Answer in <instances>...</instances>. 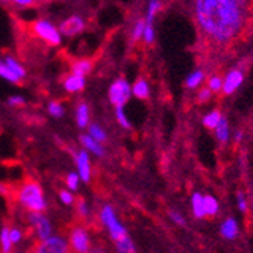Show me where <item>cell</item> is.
I'll return each instance as SVG.
<instances>
[{"mask_svg": "<svg viewBox=\"0 0 253 253\" xmlns=\"http://www.w3.org/2000/svg\"><path fill=\"white\" fill-rule=\"evenodd\" d=\"M196 15L202 29L217 41H229L243 25V5L235 0H199Z\"/></svg>", "mask_w": 253, "mask_h": 253, "instance_id": "1", "label": "cell"}, {"mask_svg": "<svg viewBox=\"0 0 253 253\" xmlns=\"http://www.w3.org/2000/svg\"><path fill=\"white\" fill-rule=\"evenodd\" d=\"M17 200L18 203L31 212H44L47 210V199L44 196L42 187L37 180L28 179L21 183L17 190Z\"/></svg>", "mask_w": 253, "mask_h": 253, "instance_id": "2", "label": "cell"}, {"mask_svg": "<svg viewBox=\"0 0 253 253\" xmlns=\"http://www.w3.org/2000/svg\"><path fill=\"white\" fill-rule=\"evenodd\" d=\"M100 221L103 223V226L106 227L108 234L114 240V244H117V243H120V241H123L125 238L129 237L126 227L119 220L116 211L112 210V206H109V205L103 206L102 211H100Z\"/></svg>", "mask_w": 253, "mask_h": 253, "instance_id": "3", "label": "cell"}, {"mask_svg": "<svg viewBox=\"0 0 253 253\" xmlns=\"http://www.w3.org/2000/svg\"><path fill=\"white\" fill-rule=\"evenodd\" d=\"M32 32L37 38L44 41L49 45H59L62 42V35L59 32V28H56L50 20L45 18H38L32 21Z\"/></svg>", "mask_w": 253, "mask_h": 253, "instance_id": "4", "label": "cell"}, {"mask_svg": "<svg viewBox=\"0 0 253 253\" xmlns=\"http://www.w3.org/2000/svg\"><path fill=\"white\" fill-rule=\"evenodd\" d=\"M28 223L29 227L34 231L37 243L44 241L53 235V224L50 218L45 215L44 212H31L28 214Z\"/></svg>", "mask_w": 253, "mask_h": 253, "instance_id": "5", "label": "cell"}, {"mask_svg": "<svg viewBox=\"0 0 253 253\" xmlns=\"http://www.w3.org/2000/svg\"><path fill=\"white\" fill-rule=\"evenodd\" d=\"M109 102L116 108H123L125 103L130 99L132 96V88L126 79H117L114 81L112 85L109 86Z\"/></svg>", "mask_w": 253, "mask_h": 253, "instance_id": "6", "label": "cell"}, {"mask_svg": "<svg viewBox=\"0 0 253 253\" xmlns=\"http://www.w3.org/2000/svg\"><path fill=\"white\" fill-rule=\"evenodd\" d=\"M34 253H68L70 252V244L68 240L62 235H52L50 238L38 241L34 246Z\"/></svg>", "mask_w": 253, "mask_h": 253, "instance_id": "7", "label": "cell"}, {"mask_svg": "<svg viewBox=\"0 0 253 253\" xmlns=\"http://www.w3.org/2000/svg\"><path fill=\"white\" fill-rule=\"evenodd\" d=\"M68 244L75 253H89L91 250V241L89 234L84 226H76L70 231L68 235Z\"/></svg>", "mask_w": 253, "mask_h": 253, "instance_id": "8", "label": "cell"}, {"mask_svg": "<svg viewBox=\"0 0 253 253\" xmlns=\"http://www.w3.org/2000/svg\"><path fill=\"white\" fill-rule=\"evenodd\" d=\"M85 29V20L81 15H70L67 17L61 25H59V32L62 37H75L84 32Z\"/></svg>", "mask_w": 253, "mask_h": 253, "instance_id": "9", "label": "cell"}, {"mask_svg": "<svg viewBox=\"0 0 253 253\" xmlns=\"http://www.w3.org/2000/svg\"><path fill=\"white\" fill-rule=\"evenodd\" d=\"M76 169L81 180H84L85 183L91 180V161L88 152L84 149L76 153Z\"/></svg>", "mask_w": 253, "mask_h": 253, "instance_id": "10", "label": "cell"}, {"mask_svg": "<svg viewBox=\"0 0 253 253\" xmlns=\"http://www.w3.org/2000/svg\"><path fill=\"white\" fill-rule=\"evenodd\" d=\"M62 86H64V89L67 91V93H70V94L81 93V91L85 88V78L70 73L68 76L64 78Z\"/></svg>", "mask_w": 253, "mask_h": 253, "instance_id": "11", "label": "cell"}, {"mask_svg": "<svg viewBox=\"0 0 253 253\" xmlns=\"http://www.w3.org/2000/svg\"><path fill=\"white\" fill-rule=\"evenodd\" d=\"M243 79H244V76H243V73L240 70L231 72L226 76V79L223 81V93L227 94V96L232 94L234 91L243 84Z\"/></svg>", "mask_w": 253, "mask_h": 253, "instance_id": "12", "label": "cell"}, {"mask_svg": "<svg viewBox=\"0 0 253 253\" xmlns=\"http://www.w3.org/2000/svg\"><path fill=\"white\" fill-rule=\"evenodd\" d=\"M79 140H81V143H82V146H84V150L94 153L96 156H103V155H105V149L102 147V144L97 143L96 140H93V138H91L88 133L81 135Z\"/></svg>", "mask_w": 253, "mask_h": 253, "instance_id": "13", "label": "cell"}, {"mask_svg": "<svg viewBox=\"0 0 253 253\" xmlns=\"http://www.w3.org/2000/svg\"><path fill=\"white\" fill-rule=\"evenodd\" d=\"M76 123L81 129L89 126V108L85 102H81L76 106Z\"/></svg>", "mask_w": 253, "mask_h": 253, "instance_id": "14", "label": "cell"}, {"mask_svg": "<svg viewBox=\"0 0 253 253\" xmlns=\"http://www.w3.org/2000/svg\"><path fill=\"white\" fill-rule=\"evenodd\" d=\"M91 70H93V61L89 59H78L72 64V73L85 78Z\"/></svg>", "mask_w": 253, "mask_h": 253, "instance_id": "15", "label": "cell"}, {"mask_svg": "<svg viewBox=\"0 0 253 253\" xmlns=\"http://www.w3.org/2000/svg\"><path fill=\"white\" fill-rule=\"evenodd\" d=\"M5 62H6V65L11 68V72L21 81V79H25L26 78V68L23 67L14 56H11V55H6L5 56V59H3Z\"/></svg>", "mask_w": 253, "mask_h": 253, "instance_id": "16", "label": "cell"}, {"mask_svg": "<svg viewBox=\"0 0 253 253\" xmlns=\"http://www.w3.org/2000/svg\"><path fill=\"white\" fill-rule=\"evenodd\" d=\"M221 235L227 240H232L238 235V224L234 218H227L223 224H221Z\"/></svg>", "mask_w": 253, "mask_h": 253, "instance_id": "17", "label": "cell"}, {"mask_svg": "<svg viewBox=\"0 0 253 253\" xmlns=\"http://www.w3.org/2000/svg\"><path fill=\"white\" fill-rule=\"evenodd\" d=\"M132 94H133L135 97H138V99H141V100L147 99L149 94H150L149 84H147L144 79H138V81L133 84V86H132Z\"/></svg>", "mask_w": 253, "mask_h": 253, "instance_id": "18", "label": "cell"}, {"mask_svg": "<svg viewBox=\"0 0 253 253\" xmlns=\"http://www.w3.org/2000/svg\"><path fill=\"white\" fill-rule=\"evenodd\" d=\"M88 135L93 138V140H96L97 143H105L106 140H108V135H106V132L103 130V127L100 126V125H97V123H91L89 126H88Z\"/></svg>", "mask_w": 253, "mask_h": 253, "instance_id": "19", "label": "cell"}, {"mask_svg": "<svg viewBox=\"0 0 253 253\" xmlns=\"http://www.w3.org/2000/svg\"><path fill=\"white\" fill-rule=\"evenodd\" d=\"M12 247L14 244L9 237V226H3L0 231V249H2V253H11Z\"/></svg>", "mask_w": 253, "mask_h": 253, "instance_id": "20", "label": "cell"}, {"mask_svg": "<svg viewBox=\"0 0 253 253\" xmlns=\"http://www.w3.org/2000/svg\"><path fill=\"white\" fill-rule=\"evenodd\" d=\"M191 206H193V212L197 218L205 217V203H203V196L200 193H194L191 197Z\"/></svg>", "mask_w": 253, "mask_h": 253, "instance_id": "21", "label": "cell"}, {"mask_svg": "<svg viewBox=\"0 0 253 253\" xmlns=\"http://www.w3.org/2000/svg\"><path fill=\"white\" fill-rule=\"evenodd\" d=\"M203 203H205V214L206 215H215L218 212V202L212 196H205Z\"/></svg>", "mask_w": 253, "mask_h": 253, "instance_id": "22", "label": "cell"}, {"mask_svg": "<svg viewBox=\"0 0 253 253\" xmlns=\"http://www.w3.org/2000/svg\"><path fill=\"white\" fill-rule=\"evenodd\" d=\"M0 78H3L5 81L12 82V84H18V82H20V79L11 72V68H9V67L6 65V62L2 61V59H0Z\"/></svg>", "mask_w": 253, "mask_h": 253, "instance_id": "23", "label": "cell"}, {"mask_svg": "<svg viewBox=\"0 0 253 253\" xmlns=\"http://www.w3.org/2000/svg\"><path fill=\"white\" fill-rule=\"evenodd\" d=\"M47 112L55 119H61V117H64V114H65V108H64V105L61 102L52 100L47 105Z\"/></svg>", "mask_w": 253, "mask_h": 253, "instance_id": "24", "label": "cell"}, {"mask_svg": "<svg viewBox=\"0 0 253 253\" xmlns=\"http://www.w3.org/2000/svg\"><path fill=\"white\" fill-rule=\"evenodd\" d=\"M221 119H223V117H221V114H220L218 111H212V112L208 114V116H205L203 125H205L206 127H210V129H215V127L218 126V123H220Z\"/></svg>", "mask_w": 253, "mask_h": 253, "instance_id": "25", "label": "cell"}, {"mask_svg": "<svg viewBox=\"0 0 253 253\" xmlns=\"http://www.w3.org/2000/svg\"><path fill=\"white\" fill-rule=\"evenodd\" d=\"M65 185H67V190L68 191H72V193H75V191H78L79 190V185H81V177H79V174L78 173H68L67 174V177H65Z\"/></svg>", "mask_w": 253, "mask_h": 253, "instance_id": "26", "label": "cell"}, {"mask_svg": "<svg viewBox=\"0 0 253 253\" xmlns=\"http://www.w3.org/2000/svg\"><path fill=\"white\" fill-rule=\"evenodd\" d=\"M215 135H217V138L221 143L227 141V138H229V125H227V120L224 117L220 120L218 126L215 127Z\"/></svg>", "mask_w": 253, "mask_h": 253, "instance_id": "27", "label": "cell"}, {"mask_svg": "<svg viewBox=\"0 0 253 253\" xmlns=\"http://www.w3.org/2000/svg\"><path fill=\"white\" fill-rule=\"evenodd\" d=\"M116 250L117 253H135V246L130 240V237L125 238L123 241L116 244Z\"/></svg>", "mask_w": 253, "mask_h": 253, "instance_id": "28", "label": "cell"}, {"mask_svg": "<svg viewBox=\"0 0 253 253\" xmlns=\"http://www.w3.org/2000/svg\"><path fill=\"white\" fill-rule=\"evenodd\" d=\"M144 29H146V18H140L133 26V31H132V40L136 41L144 37Z\"/></svg>", "mask_w": 253, "mask_h": 253, "instance_id": "29", "label": "cell"}, {"mask_svg": "<svg viewBox=\"0 0 253 253\" xmlns=\"http://www.w3.org/2000/svg\"><path fill=\"white\" fill-rule=\"evenodd\" d=\"M58 197H59L61 203L65 205V206H72V205H75V202H76L73 193H72V191H68V190H61L59 194H58Z\"/></svg>", "mask_w": 253, "mask_h": 253, "instance_id": "30", "label": "cell"}, {"mask_svg": "<svg viewBox=\"0 0 253 253\" xmlns=\"http://www.w3.org/2000/svg\"><path fill=\"white\" fill-rule=\"evenodd\" d=\"M116 117H117V122L122 127L125 129H130V122L127 120V116L125 114V109L123 108H116Z\"/></svg>", "mask_w": 253, "mask_h": 253, "instance_id": "31", "label": "cell"}, {"mask_svg": "<svg viewBox=\"0 0 253 253\" xmlns=\"http://www.w3.org/2000/svg\"><path fill=\"white\" fill-rule=\"evenodd\" d=\"M203 78H205V75H203V72H194L193 75H190L188 76V79H187V86H190V88H196L202 81H203Z\"/></svg>", "mask_w": 253, "mask_h": 253, "instance_id": "32", "label": "cell"}, {"mask_svg": "<svg viewBox=\"0 0 253 253\" xmlns=\"http://www.w3.org/2000/svg\"><path fill=\"white\" fill-rule=\"evenodd\" d=\"M9 237H11L12 244L17 246L23 240V231H21L20 227H17V226H9Z\"/></svg>", "mask_w": 253, "mask_h": 253, "instance_id": "33", "label": "cell"}, {"mask_svg": "<svg viewBox=\"0 0 253 253\" xmlns=\"http://www.w3.org/2000/svg\"><path fill=\"white\" fill-rule=\"evenodd\" d=\"M78 214L84 218H86L89 215V210H88V205L84 199H79L78 200Z\"/></svg>", "mask_w": 253, "mask_h": 253, "instance_id": "34", "label": "cell"}, {"mask_svg": "<svg viewBox=\"0 0 253 253\" xmlns=\"http://www.w3.org/2000/svg\"><path fill=\"white\" fill-rule=\"evenodd\" d=\"M8 103H9L11 106H15V108H18V106H25V105H26V99L23 97V96H20V94H15V96H11V97L8 99Z\"/></svg>", "mask_w": 253, "mask_h": 253, "instance_id": "35", "label": "cell"}, {"mask_svg": "<svg viewBox=\"0 0 253 253\" xmlns=\"http://www.w3.org/2000/svg\"><path fill=\"white\" fill-rule=\"evenodd\" d=\"M210 85V91H218L220 88H223V79L218 76H212L208 82Z\"/></svg>", "mask_w": 253, "mask_h": 253, "instance_id": "36", "label": "cell"}, {"mask_svg": "<svg viewBox=\"0 0 253 253\" xmlns=\"http://www.w3.org/2000/svg\"><path fill=\"white\" fill-rule=\"evenodd\" d=\"M15 6H20V8H25V6H32L35 5L34 0H15V2H12Z\"/></svg>", "mask_w": 253, "mask_h": 253, "instance_id": "37", "label": "cell"}, {"mask_svg": "<svg viewBox=\"0 0 253 253\" xmlns=\"http://www.w3.org/2000/svg\"><path fill=\"white\" fill-rule=\"evenodd\" d=\"M210 97H211V91H210V88H203V89H200V93H199V99H200V102L208 100Z\"/></svg>", "mask_w": 253, "mask_h": 253, "instance_id": "38", "label": "cell"}, {"mask_svg": "<svg viewBox=\"0 0 253 253\" xmlns=\"http://www.w3.org/2000/svg\"><path fill=\"white\" fill-rule=\"evenodd\" d=\"M238 208L241 210V211H247V203H246V199H244V196L241 194V193H238Z\"/></svg>", "mask_w": 253, "mask_h": 253, "instance_id": "39", "label": "cell"}, {"mask_svg": "<svg viewBox=\"0 0 253 253\" xmlns=\"http://www.w3.org/2000/svg\"><path fill=\"white\" fill-rule=\"evenodd\" d=\"M170 218H171L176 224H185V221H183V218H182L177 212H174V211H171V212H170Z\"/></svg>", "mask_w": 253, "mask_h": 253, "instance_id": "40", "label": "cell"}, {"mask_svg": "<svg viewBox=\"0 0 253 253\" xmlns=\"http://www.w3.org/2000/svg\"><path fill=\"white\" fill-rule=\"evenodd\" d=\"M89 253H106V250L100 246H94V247H91Z\"/></svg>", "mask_w": 253, "mask_h": 253, "instance_id": "41", "label": "cell"}]
</instances>
